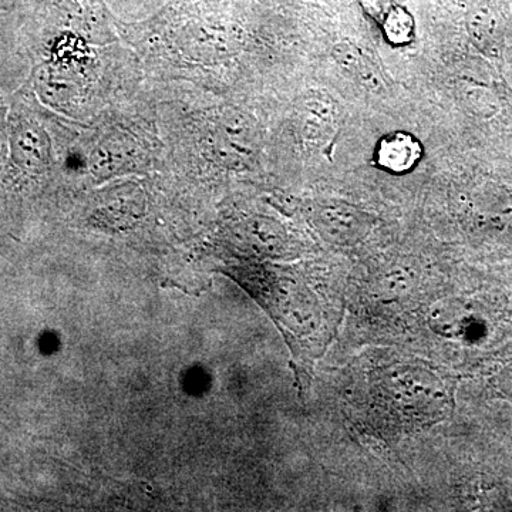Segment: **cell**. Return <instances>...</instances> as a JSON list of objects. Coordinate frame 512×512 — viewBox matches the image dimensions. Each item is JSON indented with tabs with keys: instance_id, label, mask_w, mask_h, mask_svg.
<instances>
[{
	"instance_id": "8fae6325",
	"label": "cell",
	"mask_w": 512,
	"mask_h": 512,
	"mask_svg": "<svg viewBox=\"0 0 512 512\" xmlns=\"http://www.w3.org/2000/svg\"><path fill=\"white\" fill-rule=\"evenodd\" d=\"M360 3H362L363 9L379 22L386 15L387 10L393 6L392 0H360Z\"/></svg>"
},
{
	"instance_id": "ba28073f",
	"label": "cell",
	"mask_w": 512,
	"mask_h": 512,
	"mask_svg": "<svg viewBox=\"0 0 512 512\" xmlns=\"http://www.w3.org/2000/svg\"><path fill=\"white\" fill-rule=\"evenodd\" d=\"M382 29L387 42L394 46L409 45L414 39L416 32V23L412 13L404 9L403 6H392L383 16Z\"/></svg>"
},
{
	"instance_id": "5b68a950",
	"label": "cell",
	"mask_w": 512,
	"mask_h": 512,
	"mask_svg": "<svg viewBox=\"0 0 512 512\" xmlns=\"http://www.w3.org/2000/svg\"><path fill=\"white\" fill-rule=\"evenodd\" d=\"M423 158V146L419 138L406 131H393L380 138L375 160L382 170L392 174H407L413 171Z\"/></svg>"
},
{
	"instance_id": "9c48e42d",
	"label": "cell",
	"mask_w": 512,
	"mask_h": 512,
	"mask_svg": "<svg viewBox=\"0 0 512 512\" xmlns=\"http://www.w3.org/2000/svg\"><path fill=\"white\" fill-rule=\"evenodd\" d=\"M9 99L0 92V185L5 180L6 165L9 157Z\"/></svg>"
},
{
	"instance_id": "52a82bcc",
	"label": "cell",
	"mask_w": 512,
	"mask_h": 512,
	"mask_svg": "<svg viewBox=\"0 0 512 512\" xmlns=\"http://www.w3.org/2000/svg\"><path fill=\"white\" fill-rule=\"evenodd\" d=\"M332 56L339 69L367 92L375 94L382 92L384 89L382 76L359 47L350 42H340L333 46Z\"/></svg>"
},
{
	"instance_id": "277c9868",
	"label": "cell",
	"mask_w": 512,
	"mask_h": 512,
	"mask_svg": "<svg viewBox=\"0 0 512 512\" xmlns=\"http://www.w3.org/2000/svg\"><path fill=\"white\" fill-rule=\"evenodd\" d=\"M320 232L329 241L352 244L365 234L369 222L366 215L345 202H329L316 215Z\"/></svg>"
},
{
	"instance_id": "7a4b0ae2",
	"label": "cell",
	"mask_w": 512,
	"mask_h": 512,
	"mask_svg": "<svg viewBox=\"0 0 512 512\" xmlns=\"http://www.w3.org/2000/svg\"><path fill=\"white\" fill-rule=\"evenodd\" d=\"M72 171L100 181L165 171V147L147 84L90 123L74 124L63 157V173Z\"/></svg>"
},
{
	"instance_id": "7c38bea8",
	"label": "cell",
	"mask_w": 512,
	"mask_h": 512,
	"mask_svg": "<svg viewBox=\"0 0 512 512\" xmlns=\"http://www.w3.org/2000/svg\"><path fill=\"white\" fill-rule=\"evenodd\" d=\"M23 0H0V16L8 15L22 5Z\"/></svg>"
},
{
	"instance_id": "3957f363",
	"label": "cell",
	"mask_w": 512,
	"mask_h": 512,
	"mask_svg": "<svg viewBox=\"0 0 512 512\" xmlns=\"http://www.w3.org/2000/svg\"><path fill=\"white\" fill-rule=\"evenodd\" d=\"M336 104L323 90H311L303 96L299 106L301 133L308 143L325 144L336 133Z\"/></svg>"
},
{
	"instance_id": "30bf717a",
	"label": "cell",
	"mask_w": 512,
	"mask_h": 512,
	"mask_svg": "<svg viewBox=\"0 0 512 512\" xmlns=\"http://www.w3.org/2000/svg\"><path fill=\"white\" fill-rule=\"evenodd\" d=\"M495 234L512 242V205H497L490 210L487 218Z\"/></svg>"
},
{
	"instance_id": "6da1fadb",
	"label": "cell",
	"mask_w": 512,
	"mask_h": 512,
	"mask_svg": "<svg viewBox=\"0 0 512 512\" xmlns=\"http://www.w3.org/2000/svg\"><path fill=\"white\" fill-rule=\"evenodd\" d=\"M28 83L47 109L77 123L140 92L143 66L104 0H47Z\"/></svg>"
},
{
	"instance_id": "8992f818",
	"label": "cell",
	"mask_w": 512,
	"mask_h": 512,
	"mask_svg": "<svg viewBox=\"0 0 512 512\" xmlns=\"http://www.w3.org/2000/svg\"><path fill=\"white\" fill-rule=\"evenodd\" d=\"M393 384V402L407 413L433 414V403L441 393H436V377L427 373L404 370L397 372Z\"/></svg>"
},
{
	"instance_id": "4fadbf2b",
	"label": "cell",
	"mask_w": 512,
	"mask_h": 512,
	"mask_svg": "<svg viewBox=\"0 0 512 512\" xmlns=\"http://www.w3.org/2000/svg\"><path fill=\"white\" fill-rule=\"evenodd\" d=\"M505 387H507L508 392H511L512 394V370L511 372H508L507 377L504 379Z\"/></svg>"
}]
</instances>
